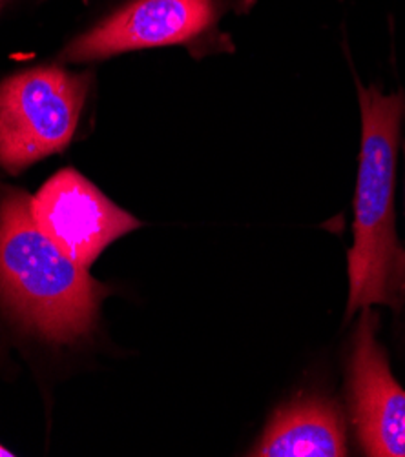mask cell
Listing matches in <instances>:
<instances>
[{
    "label": "cell",
    "mask_w": 405,
    "mask_h": 457,
    "mask_svg": "<svg viewBox=\"0 0 405 457\" xmlns=\"http://www.w3.org/2000/svg\"><path fill=\"white\" fill-rule=\"evenodd\" d=\"M10 455H13L10 450H6L3 445H0V457H10Z\"/></svg>",
    "instance_id": "cell-8"
},
{
    "label": "cell",
    "mask_w": 405,
    "mask_h": 457,
    "mask_svg": "<svg viewBox=\"0 0 405 457\" xmlns=\"http://www.w3.org/2000/svg\"><path fill=\"white\" fill-rule=\"evenodd\" d=\"M106 292L40 230L30 195H0V297L26 327L52 341H75L92 330Z\"/></svg>",
    "instance_id": "cell-2"
},
{
    "label": "cell",
    "mask_w": 405,
    "mask_h": 457,
    "mask_svg": "<svg viewBox=\"0 0 405 457\" xmlns=\"http://www.w3.org/2000/svg\"><path fill=\"white\" fill-rule=\"evenodd\" d=\"M358 87L362 115L358 175L354 188V243L347 253L349 301L345 321L362 308H398L405 299V250L396 234V164L405 122V91L384 94L382 87Z\"/></svg>",
    "instance_id": "cell-1"
},
{
    "label": "cell",
    "mask_w": 405,
    "mask_h": 457,
    "mask_svg": "<svg viewBox=\"0 0 405 457\" xmlns=\"http://www.w3.org/2000/svg\"><path fill=\"white\" fill-rule=\"evenodd\" d=\"M88 77L37 68L0 84V166L21 171L72 141Z\"/></svg>",
    "instance_id": "cell-3"
},
{
    "label": "cell",
    "mask_w": 405,
    "mask_h": 457,
    "mask_svg": "<svg viewBox=\"0 0 405 457\" xmlns=\"http://www.w3.org/2000/svg\"><path fill=\"white\" fill-rule=\"evenodd\" d=\"M35 222L68 257L88 268L141 222L108 201L75 170H63L31 197Z\"/></svg>",
    "instance_id": "cell-6"
},
{
    "label": "cell",
    "mask_w": 405,
    "mask_h": 457,
    "mask_svg": "<svg viewBox=\"0 0 405 457\" xmlns=\"http://www.w3.org/2000/svg\"><path fill=\"white\" fill-rule=\"evenodd\" d=\"M221 12V0H131L72 42L63 57L86 62L133 50L190 46L214 29Z\"/></svg>",
    "instance_id": "cell-5"
},
{
    "label": "cell",
    "mask_w": 405,
    "mask_h": 457,
    "mask_svg": "<svg viewBox=\"0 0 405 457\" xmlns=\"http://www.w3.org/2000/svg\"><path fill=\"white\" fill-rule=\"evenodd\" d=\"M250 455L259 457H345L347 428L336 401L298 395L280 406Z\"/></svg>",
    "instance_id": "cell-7"
},
{
    "label": "cell",
    "mask_w": 405,
    "mask_h": 457,
    "mask_svg": "<svg viewBox=\"0 0 405 457\" xmlns=\"http://www.w3.org/2000/svg\"><path fill=\"white\" fill-rule=\"evenodd\" d=\"M378 323L373 306L362 308L347 362L350 421L366 455L405 457V388L376 337Z\"/></svg>",
    "instance_id": "cell-4"
},
{
    "label": "cell",
    "mask_w": 405,
    "mask_h": 457,
    "mask_svg": "<svg viewBox=\"0 0 405 457\" xmlns=\"http://www.w3.org/2000/svg\"><path fill=\"white\" fill-rule=\"evenodd\" d=\"M403 155H405V146H403Z\"/></svg>",
    "instance_id": "cell-9"
}]
</instances>
